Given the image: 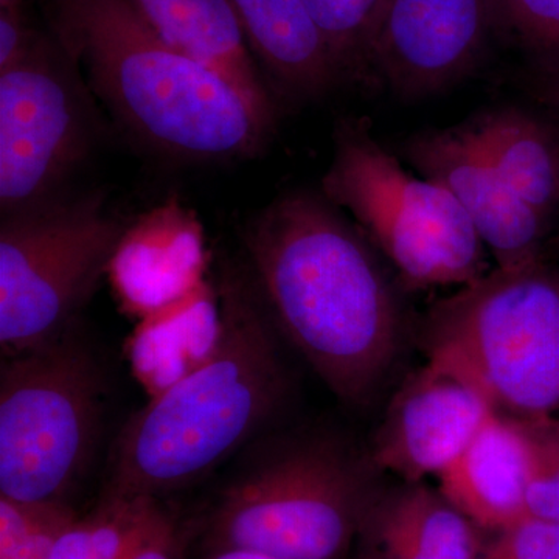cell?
Wrapping results in <instances>:
<instances>
[{"mask_svg": "<svg viewBox=\"0 0 559 559\" xmlns=\"http://www.w3.org/2000/svg\"><path fill=\"white\" fill-rule=\"evenodd\" d=\"M173 49L218 73L252 100L275 108L229 0H131Z\"/></svg>", "mask_w": 559, "mask_h": 559, "instance_id": "obj_18", "label": "cell"}, {"mask_svg": "<svg viewBox=\"0 0 559 559\" xmlns=\"http://www.w3.org/2000/svg\"><path fill=\"white\" fill-rule=\"evenodd\" d=\"M167 516L159 499L106 492L64 530L51 559H128Z\"/></svg>", "mask_w": 559, "mask_h": 559, "instance_id": "obj_20", "label": "cell"}, {"mask_svg": "<svg viewBox=\"0 0 559 559\" xmlns=\"http://www.w3.org/2000/svg\"><path fill=\"white\" fill-rule=\"evenodd\" d=\"M495 27L530 49L559 58V0H491Z\"/></svg>", "mask_w": 559, "mask_h": 559, "instance_id": "obj_24", "label": "cell"}, {"mask_svg": "<svg viewBox=\"0 0 559 559\" xmlns=\"http://www.w3.org/2000/svg\"><path fill=\"white\" fill-rule=\"evenodd\" d=\"M257 62L283 94L299 100L340 84L329 47L304 0H229Z\"/></svg>", "mask_w": 559, "mask_h": 559, "instance_id": "obj_17", "label": "cell"}, {"mask_svg": "<svg viewBox=\"0 0 559 559\" xmlns=\"http://www.w3.org/2000/svg\"><path fill=\"white\" fill-rule=\"evenodd\" d=\"M479 559H559V524L525 518L502 530Z\"/></svg>", "mask_w": 559, "mask_h": 559, "instance_id": "obj_25", "label": "cell"}, {"mask_svg": "<svg viewBox=\"0 0 559 559\" xmlns=\"http://www.w3.org/2000/svg\"><path fill=\"white\" fill-rule=\"evenodd\" d=\"M476 528L439 489L403 481L364 514L362 559H479Z\"/></svg>", "mask_w": 559, "mask_h": 559, "instance_id": "obj_15", "label": "cell"}, {"mask_svg": "<svg viewBox=\"0 0 559 559\" xmlns=\"http://www.w3.org/2000/svg\"><path fill=\"white\" fill-rule=\"evenodd\" d=\"M418 175L450 190L499 270L543 260L549 221L521 200L481 150L469 123L419 132L401 148Z\"/></svg>", "mask_w": 559, "mask_h": 559, "instance_id": "obj_11", "label": "cell"}, {"mask_svg": "<svg viewBox=\"0 0 559 559\" xmlns=\"http://www.w3.org/2000/svg\"><path fill=\"white\" fill-rule=\"evenodd\" d=\"M468 123L514 193L549 221L559 209V132L518 108L489 110Z\"/></svg>", "mask_w": 559, "mask_h": 559, "instance_id": "obj_19", "label": "cell"}, {"mask_svg": "<svg viewBox=\"0 0 559 559\" xmlns=\"http://www.w3.org/2000/svg\"><path fill=\"white\" fill-rule=\"evenodd\" d=\"M215 358L151 399L121 430L106 492L150 496L189 487L248 443L277 409L285 371L259 290L227 275Z\"/></svg>", "mask_w": 559, "mask_h": 559, "instance_id": "obj_3", "label": "cell"}, {"mask_svg": "<svg viewBox=\"0 0 559 559\" xmlns=\"http://www.w3.org/2000/svg\"><path fill=\"white\" fill-rule=\"evenodd\" d=\"M17 3H24V0H0V7L17 5Z\"/></svg>", "mask_w": 559, "mask_h": 559, "instance_id": "obj_28", "label": "cell"}, {"mask_svg": "<svg viewBox=\"0 0 559 559\" xmlns=\"http://www.w3.org/2000/svg\"><path fill=\"white\" fill-rule=\"evenodd\" d=\"M127 227L100 198L53 200L2 216L0 345L17 355L68 334Z\"/></svg>", "mask_w": 559, "mask_h": 559, "instance_id": "obj_8", "label": "cell"}, {"mask_svg": "<svg viewBox=\"0 0 559 559\" xmlns=\"http://www.w3.org/2000/svg\"><path fill=\"white\" fill-rule=\"evenodd\" d=\"M320 193L348 213L404 289L463 288L488 274L487 248L450 190L407 171L367 120L337 124Z\"/></svg>", "mask_w": 559, "mask_h": 559, "instance_id": "obj_5", "label": "cell"}, {"mask_svg": "<svg viewBox=\"0 0 559 559\" xmlns=\"http://www.w3.org/2000/svg\"><path fill=\"white\" fill-rule=\"evenodd\" d=\"M370 474L331 443H307L264 460L221 498L213 551L277 559H340L373 500Z\"/></svg>", "mask_w": 559, "mask_h": 559, "instance_id": "obj_7", "label": "cell"}, {"mask_svg": "<svg viewBox=\"0 0 559 559\" xmlns=\"http://www.w3.org/2000/svg\"><path fill=\"white\" fill-rule=\"evenodd\" d=\"M44 36L33 27L24 3L0 7V72L31 57Z\"/></svg>", "mask_w": 559, "mask_h": 559, "instance_id": "obj_26", "label": "cell"}, {"mask_svg": "<svg viewBox=\"0 0 559 559\" xmlns=\"http://www.w3.org/2000/svg\"><path fill=\"white\" fill-rule=\"evenodd\" d=\"M223 336L219 290L205 282L139 320L127 342L132 377L150 400L156 399L215 358Z\"/></svg>", "mask_w": 559, "mask_h": 559, "instance_id": "obj_16", "label": "cell"}, {"mask_svg": "<svg viewBox=\"0 0 559 559\" xmlns=\"http://www.w3.org/2000/svg\"><path fill=\"white\" fill-rule=\"evenodd\" d=\"M75 518L66 500L17 502L0 496V559H51Z\"/></svg>", "mask_w": 559, "mask_h": 559, "instance_id": "obj_22", "label": "cell"}, {"mask_svg": "<svg viewBox=\"0 0 559 559\" xmlns=\"http://www.w3.org/2000/svg\"><path fill=\"white\" fill-rule=\"evenodd\" d=\"M521 421L530 448L528 518L559 524V418Z\"/></svg>", "mask_w": 559, "mask_h": 559, "instance_id": "obj_23", "label": "cell"}, {"mask_svg": "<svg viewBox=\"0 0 559 559\" xmlns=\"http://www.w3.org/2000/svg\"><path fill=\"white\" fill-rule=\"evenodd\" d=\"M426 355L457 367L502 415L559 412V267L539 260L492 270L437 301L423 323Z\"/></svg>", "mask_w": 559, "mask_h": 559, "instance_id": "obj_4", "label": "cell"}, {"mask_svg": "<svg viewBox=\"0 0 559 559\" xmlns=\"http://www.w3.org/2000/svg\"><path fill=\"white\" fill-rule=\"evenodd\" d=\"M554 102H555V105H557L558 109H559V91L555 92Z\"/></svg>", "mask_w": 559, "mask_h": 559, "instance_id": "obj_29", "label": "cell"}, {"mask_svg": "<svg viewBox=\"0 0 559 559\" xmlns=\"http://www.w3.org/2000/svg\"><path fill=\"white\" fill-rule=\"evenodd\" d=\"M128 559H180V533L170 516Z\"/></svg>", "mask_w": 559, "mask_h": 559, "instance_id": "obj_27", "label": "cell"}, {"mask_svg": "<svg viewBox=\"0 0 559 559\" xmlns=\"http://www.w3.org/2000/svg\"><path fill=\"white\" fill-rule=\"evenodd\" d=\"M53 32L92 94L150 148L189 160L246 159L274 130L275 108L173 49L131 0H55Z\"/></svg>", "mask_w": 559, "mask_h": 559, "instance_id": "obj_2", "label": "cell"}, {"mask_svg": "<svg viewBox=\"0 0 559 559\" xmlns=\"http://www.w3.org/2000/svg\"><path fill=\"white\" fill-rule=\"evenodd\" d=\"M102 395L94 359L70 333L2 359V498L66 500L90 465L100 426Z\"/></svg>", "mask_w": 559, "mask_h": 559, "instance_id": "obj_6", "label": "cell"}, {"mask_svg": "<svg viewBox=\"0 0 559 559\" xmlns=\"http://www.w3.org/2000/svg\"><path fill=\"white\" fill-rule=\"evenodd\" d=\"M530 448L521 419L496 414L439 477V491L476 527L507 530L528 518Z\"/></svg>", "mask_w": 559, "mask_h": 559, "instance_id": "obj_14", "label": "cell"}, {"mask_svg": "<svg viewBox=\"0 0 559 559\" xmlns=\"http://www.w3.org/2000/svg\"><path fill=\"white\" fill-rule=\"evenodd\" d=\"M257 290L326 388L364 406L399 359L406 320L382 255L322 193L283 194L245 230Z\"/></svg>", "mask_w": 559, "mask_h": 559, "instance_id": "obj_1", "label": "cell"}, {"mask_svg": "<svg viewBox=\"0 0 559 559\" xmlns=\"http://www.w3.org/2000/svg\"><path fill=\"white\" fill-rule=\"evenodd\" d=\"M91 87L53 35L0 72V209L25 212L57 198L94 145Z\"/></svg>", "mask_w": 559, "mask_h": 559, "instance_id": "obj_9", "label": "cell"}, {"mask_svg": "<svg viewBox=\"0 0 559 559\" xmlns=\"http://www.w3.org/2000/svg\"><path fill=\"white\" fill-rule=\"evenodd\" d=\"M304 2L329 47L340 83H371V50L388 0Z\"/></svg>", "mask_w": 559, "mask_h": 559, "instance_id": "obj_21", "label": "cell"}, {"mask_svg": "<svg viewBox=\"0 0 559 559\" xmlns=\"http://www.w3.org/2000/svg\"><path fill=\"white\" fill-rule=\"evenodd\" d=\"M495 27L491 0H388L371 50L374 80L406 100L457 83Z\"/></svg>", "mask_w": 559, "mask_h": 559, "instance_id": "obj_12", "label": "cell"}, {"mask_svg": "<svg viewBox=\"0 0 559 559\" xmlns=\"http://www.w3.org/2000/svg\"><path fill=\"white\" fill-rule=\"evenodd\" d=\"M207 266L200 218L170 200L124 229L106 275L121 311L140 320L201 288L209 282Z\"/></svg>", "mask_w": 559, "mask_h": 559, "instance_id": "obj_13", "label": "cell"}, {"mask_svg": "<svg viewBox=\"0 0 559 559\" xmlns=\"http://www.w3.org/2000/svg\"><path fill=\"white\" fill-rule=\"evenodd\" d=\"M496 414L476 382L447 360L428 356L390 401L371 463L403 481L439 479Z\"/></svg>", "mask_w": 559, "mask_h": 559, "instance_id": "obj_10", "label": "cell"}]
</instances>
